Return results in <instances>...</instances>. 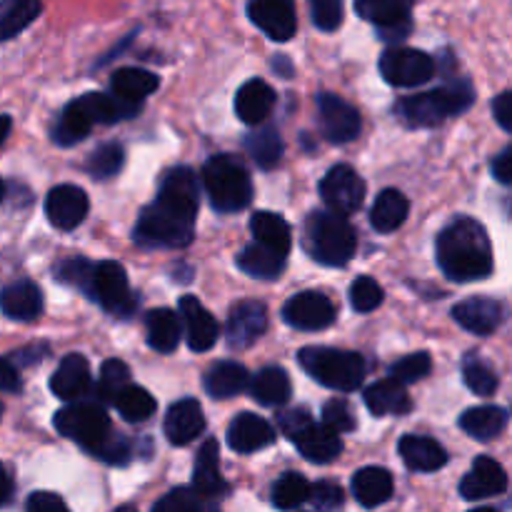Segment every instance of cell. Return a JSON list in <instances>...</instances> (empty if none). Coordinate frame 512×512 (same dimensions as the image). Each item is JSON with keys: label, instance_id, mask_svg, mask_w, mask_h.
Masks as SVG:
<instances>
[{"label": "cell", "instance_id": "cell-1", "mask_svg": "<svg viewBox=\"0 0 512 512\" xmlns=\"http://www.w3.org/2000/svg\"><path fill=\"white\" fill-rule=\"evenodd\" d=\"M438 263L453 283H475L493 275V245L488 230L473 218H458L440 233Z\"/></svg>", "mask_w": 512, "mask_h": 512}, {"label": "cell", "instance_id": "cell-2", "mask_svg": "<svg viewBox=\"0 0 512 512\" xmlns=\"http://www.w3.org/2000/svg\"><path fill=\"white\" fill-rule=\"evenodd\" d=\"M53 425L63 438L73 440L105 463L128 465V460L133 458L128 440L123 435H115L110 428V418L103 405L90 403V400H75L55 413Z\"/></svg>", "mask_w": 512, "mask_h": 512}, {"label": "cell", "instance_id": "cell-3", "mask_svg": "<svg viewBox=\"0 0 512 512\" xmlns=\"http://www.w3.org/2000/svg\"><path fill=\"white\" fill-rule=\"evenodd\" d=\"M303 240L310 258L330 268H343L358 248V235L348 223V215H340L330 208L308 215Z\"/></svg>", "mask_w": 512, "mask_h": 512}, {"label": "cell", "instance_id": "cell-4", "mask_svg": "<svg viewBox=\"0 0 512 512\" xmlns=\"http://www.w3.org/2000/svg\"><path fill=\"white\" fill-rule=\"evenodd\" d=\"M475 103V90L470 80H453L438 90L410 95L398 103V115L410 128H433L445 118L465 113Z\"/></svg>", "mask_w": 512, "mask_h": 512}, {"label": "cell", "instance_id": "cell-5", "mask_svg": "<svg viewBox=\"0 0 512 512\" xmlns=\"http://www.w3.org/2000/svg\"><path fill=\"white\" fill-rule=\"evenodd\" d=\"M203 185L218 213H238L253 200V183L243 165L230 155H213L203 168Z\"/></svg>", "mask_w": 512, "mask_h": 512}, {"label": "cell", "instance_id": "cell-6", "mask_svg": "<svg viewBox=\"0 0 512 512\" xmlns=\"http://www.w3.org/2000/svg\"><path fill=\"white\" fill-rule=\"evenodd\" d=\"M298 360L310 378L330 390L350 393L363 385L365 360L358 353L338 348H305L300 350Z\"/></svg>", "mask_w": 512, "mask_h": 512}, {"label": "cell", "instance_id": "cell-7", "mask_svg": "<svg viewBox=\"0 0 512 512\" xmlns=\"http://www.w3.org/2000/svg\"><path fill=\"white\" fill-rule=\"evenodd\" d=\"M193 220L175 215L155 200L135 225V240L145 248H185L193 240Z\"/></svg>", "mask_w": 512, "mask_h": 512}, {"label": "cell", "instance_id": "cell-8", "mask_svg": "<svg viewBox=\"0 0 512 512\" xmlns=\"http://www.w3.org/2000/svg\"><path fill=\"white\" fill-rule=\"evenodd\" d=\"M93 300L103 305L115 318H130L133 315V310L138 308V298L130 290L123 265L113 263V260H103V263L95 265Z\"/></svg>", "mask_w": 512, "mask_h": 512}, {"label": "cell", "instance_id": "cell-9", "mask_svg": "<svg viewBox=\"0 0 512 512\" xmlns=\"http://www.w3.org/2000/svg\"><path fill=\"white\" fill-rule=\"evenodd\" d=\"M380 73L395 88H418L435 75V60L415 48H388L380 58Z\"/></svg>", "mask_w": 512, "mask_h": 512}, {"label": "cell", "instance_id": "cell-10", "mask_svg": "<svg viewBox=\"0 0 512 512\" xmlns=\"http://www.w3.org/2000/svg\"><path fill=\"white\" fill-rule=\"evenodd\" d=\"M415 0H355V13L380 30V38L405 40L413 30L410 10Z\"/></svg>", "mask_w": 512, "mask_h": 512}, {"label": "cell", "instance_id": "cell-11", "mask_svg": "<svg viewBox=\"0 0 512 512\" xmlns=\"http://www.w3.org/2000/svg\"><path fill=\"white\" fill-rule=\"evenodd\" d=\"M320 198L335 213L353 215L365 200V180L350 165H335L320 180Z\"/></svg>", "mask_w": 512, "mask_h": 512}, {"label": "cell", "instance_id": "cell-12", "mask_svg": "<svg viewBox=\"0 0 512 512\" xmlns=\"http://www.w3.org/2000/svg\"><path fill=\"white\" fill-rule=\"evenodd\" d=\"M318 118L320 130L330 143H350L360 135L363 120H360L358 108L348 103V100L338 98L333 93H320L318 95Z\"/></svg>", "mask_w": 512, "mask_h": 512}, {"label": "cell", "instance_id": "cell-13", "mask_svg": "<svg viewBox=\"0 0 512 512\" xmlns=\"http://www.w3.org/2000/svg\"><path fill=\"white\" fill-rule=\"evenodd\" d=\"M335 303L323 293H315V290H308V293H298L285 303L283 308V320L295 330H325L335 323Z\"/></svg>", "mask_w": 512, "mask_h": 512}, {"label": "cell", "instance_id": "cell-14", "mask_svg": "<svg viewBox=\"0 0 512 512\" xmlns=\"http://www.w3.org/2000/svg\"><path fill=\"white\" fill-rule=\"evenodd\" d=\"M158 203L163 208L173 210L175 215L185 220H193L198 215L200 205V190H198V175L190 168H173L163 178L158 190Z\"/></svg>", "mask_w": 512, "mask_h": 512}, {"label": "cell", "instance_id": "cell-15", "mask_svg": "<svg viewBox=\"0 0 512 512\" xmlns=\"http://www.w3.org/2000/svg\"><path fill=\"white\" fill-rule=\"evenodd\" d=\"M248 15L270 40L285 43L298 30L295 0H250Z\"/></svg>", "mask_w": 512, "mask_h": 512}, {"label": "cell", "instance_id": "cell-16", "mask_svg": "<svg viewBox=\"0 0 512 512\" xmlns=\"http://www.w3.org/2000/svg\"><path fill=\"white\" fill-rule=\"evenodd\" d=\"M88 195L78 185H58L45 198V215H48L50 225L58 230H73L88 215Z\"/></svg>", "mask_w": 512, "mask_h": 512}, {"label": "cell", "instance_id": "cell-17", "mask_svg": "<svg viewBox=\"0 0 512 512\" xmlns=\"http://www.w3.org/2000/svg\"><path fill=\"white\" fill-rule=\"evenodd\" d=\"M50 390L55 398L63 403H75V400H85L93 390V378H90V365L83 355L70 353L60 360L58 370L50 378Z\"/></svg>", "mask_w": 512, "mask_h": 512}, {"label": "cell", "instance_id": "cell-18", "mask_svg": "<svg viewBox=\"0 0 512 512\" xmlns=\"http://www.w3.org/2000/svg\"><path fill=\"white\" fill-rule=\"evenodd\" d=\"M505 490H508V473L493 458H478L473 468H470V473L460 480V495L470 500V503L498 498Z\"/></svg>", "mask_w": 512, "mask_h": 512}, {"label": "cell", "instance_id": "cell-19", "mask_svg": "<svg viewBox=\"0 0 512 512\" xmlns=\"http://www.w3.org/2000/svg\"><path fill=\"white\" fill-rule=\"evenodd\" d=\"M265 328H268L265 305L258 300H245L230 310L225 338H228L230 348H250L265 333Z\"/></svg>", "mask_w": 512, "mask_h": 512}, {"label": "cell", "instance_id": "cell-20", "mask_svg": "<svg viewBox=\"0 0 512 512\" xmlns=\"http://www.w3.org/2000/svg\"><path fill=\"white\" fill-rule=\"evenodd\" d=\"M178 310L180 318H183L185 338H188L190 350L205 353V350L213 348L215 340H218L220 328L218 323H215L213 315L208 313V308H205L198 298H193V295H185V298H180Z\"/></svg>", "mask_w": 512, "mask_h": 512}, {"label": "cell", "instance_id": "cell-21", "mask_svg": "<svg viewBox=\"0 0 512 512\" xmlns=\"http://www.w3.org/2000/svg\"><path fill=\"white\" fill-rule=\"evenodd\" d=\"M460 328L473 335H493L505 320V305L493 298H468L453 308Z\"/></svg>", "mask_w": 512, "mask_h": 512}, {"label": "cell", "instance_id": "cell-22", "mask_svg": "<svg viewBox=\"0 0 512 512\" xmlns=\"http://www.w3.org/2000/svg\"><path fill=\"white\" fill-rule=\"evenodd\" d=\"M0 310L5 318L30 323L43 313V293L33 280H15L0 290Z\"/></svg>", "mask_w": 512, "mask_h": 512}, {"label": "cell", "instance_id": "cell-23", "mask_svg": "<svg viewBox=\"0 0 512 512\" xmlns=\"http://www.w3.org/2000/svg\"><path fill=\"white\" fill-rule=\"evenodd\" d=\"M278 433L268 420H263L255 413H243L230 423L228 428V445L235 453H258L275 443Z\"/></svg>", "mask_w": 512, "mask_h": 512}, {"label": "cell", "instance_id": "cell-24", "mask_svg": "<svg viewBox=\"0 0 512 512\" xmlns=\"http://www.w3.org/2000/svg\"><path fill=\"white\" fill-rule=\"evenodd\" d=\"M205 430V415L198 400L185 398L170 405L165 415V435L173 445H188Z\"/></svg>", "mask_w": 512, "mask_h": 512}, {"label": "cell", "instance_id": "cell-25", "mask_svg": "<svg viewBox=\"0 0 512 512\" xmlns=\"http://www.w3.org/2000/svg\"><path fill=\"white\" fill-rule=\"evenodd\" d=\"M293 443L298 445V450L303 453L305 460L318 465L333 463V460H338V455L343 453V440H340L338 430L328 428L325 423L318 425L315 420L293 440Z\"/></svg>", "mask_w": 512, "mask_h": 512}, {"label": "cell", "instance_id": "cell-26", "mask_svg": "<svg viewBox=\"0 0 512 512\" xmlns=\"http://www.w3.org/2000/svg\"><path fill=\"white\" fill-rule=\"evenodd\" d=\"M275 108V90L265 80L253 78L235 95V113L245 125H260Z\"/></svg>", "mask_w": 512, "mask_h": 512}, {"label": "cell", "instance_id": "cell-27", "mask_svg": "<svg viewBox=\"0 0 512 512\" xmlns=\"http://www.w3.org/2000/svg\"><path fill=\"white\" fill-rule=\"evenodd\" d=\"M365 405L375 418H388V415H408L413 408V400L405 390V383L390 378L380 380L365 390Z\"/></svg>", "mask_w": 512, "mask_h": 512}, {"label": "cell", "instance_id": "cell-28", "mask_svg": "<svg viewBox=\"0 0 512 512\" xmlns=\"http://www.w3.org/2000/svg\"><path fill=\"white\" fill-rule=\"evenodd\" d=\"M398 450L403 463L415 473H435L448 463V453L443 445L433 438H423V435H405Z\"/></svg>", "mask_w": 512, "mask_h": 512}, {"label": "cell", "instance_id": "cell-29", "mask_svg": "<svg viewBox=\"0 0 512 512\" xmlns=\"http://www.w3.org/2000/svg\"><path fill=\"white\" fill-rule=\"evenodd\" d=\"M193 490L205 500L225 495V490H228L223 475H220V448L215 440H205V445L200 448L198 460H195Z\"/></svg>", "mask_w": 512, "mask_h": 512}, {"label": "cell", "instance_id": "cell-30", "mask_svg": "<svg viewBox=\"0 0 512 512\" xmlns=\"http://www.w3.org/2000/svg\"><path fill=\"white\" fill-rule=\"evenodd\" d=\"M510 423V415L505 408L498 405H480V408L465 410L460 418V428L470 435V438L480 440V443H490L498 438Z\"/></svg>", "mask_w": 512, "mask_h": 512}, {"label": "cell", "instance_id": "cell-31", "mask_svg": "<svg viewBox=\"0 0 512 512\" xmlns=\"http://www.w3.org/2000/svg\"><path fill=\"white\" fill-rule=\"evenodd\" d=\"M285 258L288 255L278 253V250L268 248L263 243H250L248 248H243V253L238 255V268L243 273H248L250 278L258 280H278L280 273L285 270Z\"/></svg>", "mask_w": 512, "mask_h": 512}, {"label": "cell", "instance_id": "cell-32", "mask_svg": "<svg viewBox=\"0 0 512 512\" xmlns=\"http://www.w3.org/2000/svg\"><path fill=\"white\" fill-rule=\"evenodd\" d=\"M205 390H208L210 398H235L238 393H243L250 385L248 370L240 363H233V360H223V363H215L213 368L205 373L203 380Z\"/></svg>", "mask_w": 512, "mask_h": 512}, {"label": "cell", "instance_id": "cell-33", "mask_svg": "<svg viewBox=\"0 0 512 512\" xmlns=\"http://www.w3.org/2000/svg\"><path fill=\"white\" fill-rule=\"evenodd\" d=\"M95 125L93 115H90L88 105H85L83 98L73 100V103L65 105V110L60 113L58 123L53 128V140L63 148H70V145L80 143L90 135V128Z\"/></svg>", "mask_w": 512, "mask_h": 512}, {"label": "cell", "instance_id": "cell-34", "mask_svg": "<svg viewBox=\"0 0 512 512\" xmlns=\"http://www.w3.org/2000/svg\"><path fill=\"white\" fill-rule=\"evenodd\" d=\"M353 495L363 508H378L393 498V475L385 468H363L353 478Z\"/></svg>", "mask_w": 512, "mask_h": 512}, {"label": "cell", "instance_id": "cell-35", "mask_svg": "<svg viewBox=\"0 0 512 512\" xmlns=\"http://www.w3.org/2000/svg\"><path fill=\"white\" fill-rule=\"evenodd\" d=\"M180 315L173 313L168 308H155L150 310L148 318H145V333H148V345L158 353H173L180 343V335H183V328H180Z\"/></svg>", "mask_w": 512, "mask_h": 512}, {"label": "cell", "instance_id": "cell-36", "mask_svg": "<svg viewBox=\"0 0 512 512\" xmlns=\"http://www.w3.org/2000/svg\"><path fill=\"white\" fill-rule=\"evenodd\" d=\"M250 393L265 408H278L290 400L293 385H290L288 373L283 368H263L250 380Z\"/></svg>", "mask_w": 512, "mask_h": 512}, {"label": "cell", "instance_id": "cell-37", "mask_svg": "<svg viewBox=\"0 0 512 512\" xmlns=\"http://www.w3.org/2000/svg\"><path fill=\"white\" fill-rule=\"evenodd\" d=\"M408 198H405L400 190L388 188L378 195V200L373 203V210H370V223L378 233H393L408 218Z\"/></svg>", "mask_w": 512, "mask_h": 512}, {"label": "cell", "instance_id": "cell-38", "mask_svg": "<svg viewBox=\"0 0 512 512\" xmlns=\"http://www.w3.org/2000/svg\"><path fill=\"white\" fill-rule=\"evenodd\" d=\"M160 85L158 75L148 73L143 68H120L110 78V93L118 98L130 100V103H143L150 93H155Z\"/></svg>", "mask_w": 512, "mask_h": 512}, {"label": "cell", "instance_id": "cell-39", "mask_svg": "<svg viewBox=\"0 0 512 512\" xmlns=\"http://www.w3.org/2000/svg\"><path fill=\"white\" fill-rule=\"evenodd\" d=\"M250 230H253V238L258 243L268 245V248L278 250V253L288 255L293 248V233H290V225L280 218L278 213H270V210H260L250 218Z\"/></svg>", "mask_w": 512, "mask_h": 512}, {"label": "cell", "instance_id": "cell-40", "mask_svg": "<svg viewBox=\"0 0 512 512\" xmlns=\"http://www.w3.org/2000/svg\"><path fill=\"white\" fill-rule=\"evenodd\" d=\"M40 0H0V43L13 40L40 15Z\"/></svg>", "mask_w": 512, "mask_h": 512}, {"label": "cell", "instance_id": "cell-41", "mask_svg": "<svg viewBox=\"0 0 512 512\" xmlns=\"http://www.w3.org/2000/svg\"><path fill=\"white\" fill-rule=\"evenodd\" d=\"M245 148H248L250 158L258 163V168L270 170L280 163L283 158V138H280L278 128L273 125H265V128H258L255 133H250L245 138Z\"/></svg>", "mask_w": 512, "mask_h": 512}, {"label": "cell", "instance_id": "cell-42", "mask_svg": "<svg viewBox=\"0 0 512 512\" xmlns=\"http://www.w3.org/2000/svg\"><path fill=\"white\" fill-rule=\"evenodd\" d=\"M115 408L123 415V420L128 423H145V420L153 418L155 413V398L145 388H138V385H128L123 393L115 400Z\"/></svg>", "mask_w": 512, "mask_h": 512}, {"label": "cell", "instance_id": "cell-43", "mask_svg": "<svg viewBox=\"0 0 512 512\" xmlns=\"http://www.w3.org/2000/svg\"><path fill=\"white\" fill-rule=\"evenodd\" d=\"M313 485L298 473H285L278 483L273 485V505L280 510H295L310 500Z\"/></svg>", "mask_w": 512, "mask_h": 512}, {"label": "cell", "instance_id": "cell-44", "mask_svg": "<svg viewBox=\"0 0 512 512\" xmlns=\"http://www.w3.org/2000/svg\"><path fill=\"white\" fill-rule=\"evenodd\" d=\"M463 380L475 395H483V398H490V395H493L500 385L493 365L485 363L480 355H468V358H465Z\"/></svg>", "mask_w": 512, "mask_h": 512}, {"label": "cell", "instance_id": "cell-45", "mask_svg": "<svg viewBox=\"0 0 512 512\" xmlns=\"http://www.w3.org/2000/svg\"><path fill=\"white\" fill-rule=\"evenodd\" d=\"M125 163V153L118 143H105L90 153V158L85 160V170L93 175L95 180H108L113 175L120 173Z\"/></svg>", "mask_w": 512, "mask_h": 512}, {"label": "cell", "instance_id": "cell-46", "mask_svg": "<svg viewBox=\"0 0 512 512\" xmlns=\"http://www.w3.org/2000/svg\"><path fill=\"white\" fill-rule=\"evenodd\" d=\"M55 278L70 288L83 290L88 298H93L95 290V265L85 258H68L55 268Z\"/></svg>", "mask_w": 512, "mask_h": 512}, {"label": "cell", "instance_id": "cell-47", "mask_svg": "<svg viewBox=\"0 0 512 512\" xmlns=\"http://www.w3.org/2000/svg\"><path fill=\"white\" fill-rule=\"evenodd\" d=\"M130 385V370L123 360H105L103 368H100V380H98V398L103 403L115 405L118 395L123 393Z\"/></svg>", "mask_w": 512, "mask_h": 512}, {"label": "cell", "instance_id": "cell-48", "mask_svg": "<svg viewBox=\"0 0 512 512\" xmlns=\"http://www.w3.org/2000/svg\"><path fill=\"white\" fill-rule=\"evenodd\" d=\"M430 368H433V360H430L428 353H413V355H405L403 360L390 368V375L400 383L410 385V383H418V380L428 378Z\"/></svg>", "mask_w": 512, "mask_h": 512}, {"label": "cell", "instance_id": "cell-49", "mask_svg": "<svg viewBox=\"0 0 512 512\" xmlns=\"http://www.w3.org/2000/svg\"><path fill=\"white\" fill-rule=\"evenodd\" d=\"M380 303H383V288H380L373 278L363 275V278H358L350 285V305H353L358 313H370V310L378 308Z\"/></svg>", "mask_w": 512, "mask_h": 512}, {"label": "cell", "instance_id": "cell-50", "mask_svg": "<svg viewBox=\"0 0 512 512\" xmlns=\"http://www.w3.org/2000/svg\"><path fill=\"white\" fill-rule=\"evenodd\" d=\"M313 23L323 33H333L343 25V0H308Z\"/></svg>", "mask_w": 512, "mask_h": 512}, {"label": "cell", "instance_id": "cell-51", "mask_svg": "<svg viewBox=\"0 0 512 512\" xmlns=\"http://www.w3.org/2000/svg\"><path fill=\"white\" fill-rule=\"evenodd\" d=\"M203 508H210V503L195 490H173L155 503V512H198Z\"/></svg>", "mask_w": 512, "mask_h": 512}, {"label": "cell", "instance_id": "cell-52", "mask_svg": "<svg viewBox=\"0 0 512 512\" xmlns=\"http://www.w3.org/2000/svg\"><path fill=\"white\" fill-rule=\"evenodd\" d=\"M323 423L338 433H350L355 428V418L350 413V405L345 400H328L323 408Z\"/></svg>", "mask_w": 512, "mask_h": 512}, {"label": "cell", "instance_id": "cell-53", "mask_svg": "<svg viewBox=\"0 0 512 512\" xmlns=\"http://www.w3.org/2000/svg\"><path fill=\"white\" fill-rule=\"evenodd\" d=\"M345 503V493L340 485L335 483H318L313 490H310V505L315 510H338L343 508Z\"/></svg>", "mask_w": 512, "mask_h": 512}, {"label": "cell", "instance_id": "cell-54", "mask_svg": "<svg viewBox=\"0 0 512 512\" xmlns=\"http://www.w3.org/2000/svg\"><path fill=\"white\" fill-rule=\"evenodd\" d=\"M313 423V418H310V413L305 408H298V410H288V413H280L278 418V428L280 433L285 435V438L295 440L300 433H303L308 425Z\"/></svg>", "mask_w": 512, "mask_h": 512}, {"label": "cell", "instance_id": "cell-55", "mask_svg": "<svg viewBox=\"0 0 512 512\" xmlns=\"http://www.w3.org/2000/svg\"><path fill=\"white\" fill-rule=\"evenodd\" d=\"M25 508L30 512H65L68 505L55 493H33L28 498V503H25Z\"/></svg>", "mask_w": 512, "mask_h": 512}, {"label": "cell", "instance_id": "cell-56", "mask_svg": "<svg viewBox=\"0 0 512 512\" xmlns=\"http://www.w3.org/2000/svg\"><path fill=\"white\" fill-rule=\"evenodd\" d=\"M493 113L500 128L512 133V90H505L493 100Z\"/></svg>", "mask_w": 512, "mask_h": 512}, {"label": "cell", "instance_id": "cell-57", "mask_svg": "<svg viewBox=\"0 0 512 512\" xmlns=\"http://www.w3.org/2000/svg\"><path fill=\"white\" fill-rule=\"evenodd\" d=\"M0 390L3 393H20L23 390V380H20L18 368L5 358H0Z\"/></svg>", "mask_w": 512, "mask_h": 512}, {"label": "cell", "instance_id": "cell-58", "mask_svg": "<svg viewBox=\"0 0 512 512\" xmlns=\"http://www.w3.org/2000/svg\"><path fill=\"white\" fill-rule=\"evenodd\" d=\"M493 175L498 183L512 185V145H508V148L493 160Z\"/></svg>", "mask_w": 512, "mask_h": 512}, {"label": "cell", "instance_id": "cell-59", "mask_svg": "<svg viewBox=\"0 0 512 512\" xmlns=\"http://www.w3.org/2000/svg\"><path fill=\"white\" fill-rule=\"evenodd\" d=\"M13 490V478H10L8 468L0 463V508H5L13 500Z\"/></svg>", "mask_w": 512, "mask_h": 512}, {"label": "cell", "instance_id": "cell-60", "mask_svg": "<svg viewBox=\"0 0 512 512\" xmlns=\"http://www.w3.org/2000/svg\"><path fill=\"white\" fill-rule=\"evenodd\" d=\"M10 128H13V120L8 115H0V145L5 143V138L10 135Z\"/></svg>", "mask_w": 512, "mask_h": 512}, {"label": "cell", "instance_id": "cell-61", "mask_svg": "<svg viewBox=\"0 0 512 512\" xmlns=\"http://www.w3.org/2000/svg\"><path fill=\"white\" fill-rule=\"evenodd\" d=\"M3 198H5V183L0 180V203H3Z\"/></svg>", "mask_w": 512, "mask_h": 512}, {"label": "cell", "instance_id": "cell-62", "mask_svg": "<svg viewBox=\"0 0 512 512\" xmlns=\"http://www.w3.org/2000/svg\"><path fill=\"white\" fill-rule=\"evenodd\" d=\"M0 418H3V403H0Z\"/></svg>", "mask_w": 512, "mask_h": 512}]
</instances>
